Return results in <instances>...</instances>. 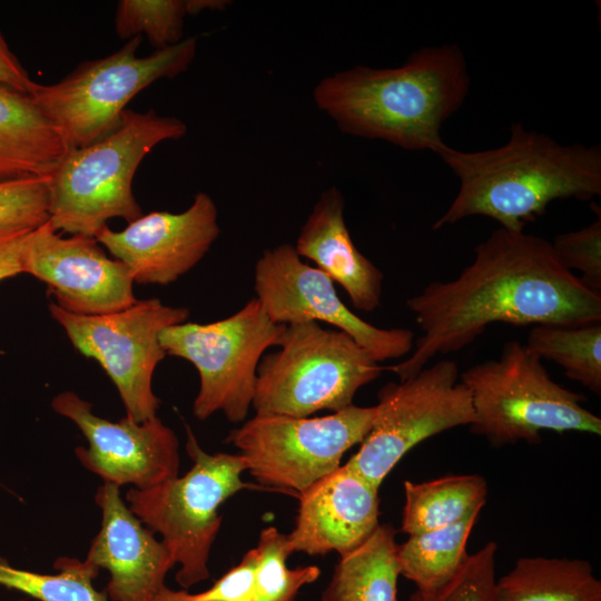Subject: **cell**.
I'll return each instance as SVG.
<instances>
[{"mask_svg":"<svg viewBox=\"0 0 601 601\" xmlns=\"http://www.w3.org/2000/svg\"><path fill=\"white\" fill-rule=\"evenodd\" d=\"M422 331L411 355L384 367L405 381L436 355L472 344L493 323L581 326L601 323V294L558 259L543 237L499 227L457 277L434 280L405 302Z\"/></svg>","mask_w":601,"mask_h":601,"instance_id":"6da1fadb","label":"cell"},{"mask_svg":"<svg viewBox=\"0 0 601 601\" xmlns=\"http://www.w3.org/2000/svg\"><path fill=\"white\" fill-rule=\"evenodd\" d=\"M471 79L455 43L413 51L398 67L354 66L314 88L317 108L344 134L435 151L442 125L464 104Z\"/></svg>","mask_w":601,"mask_h":601,"instance_id":"7a4b0ae2","label":"cell"},{"mask_svg":"<svg viewBox=\"0 0 601 601\" xmlns=\"http://www.w3.org/2000/svg\"><path fill=\"white\" fill-rule=\"evenodd\" d=\"M435 154L460 187L433 230L485 216L501 228L523 231L554 200L588 201L601 195L600 146L562 145L520 122L511 125L510 138L500 147L462 151L444 142Z\"/></svg>","mask_w":601,"mask_h":601,"instance_id":"3957f363","label":"cell"},{"mask_svg":"<svg viewBox=\"0 0 601 601\" xmlns=\"http://www.w3.org/2000/svg\"><path fill=\"white\" fill-rule=\"evenodd\" d=\"M186 124L150 109H126L99 140L70 148L49 178V223L70 235H96L108 220L142 215L132 180L142 159L160 142L178 140Z\"/></svg>","mask_w":601,"mask_h":601,"instance_id":"277c9868","label":"cell"},{"mask_svg":"<svg viewBox=\"0 0 601 601\" xmlns=\"http://www.w3.org/2000/svg\"><path fill=\"white\" fill-rule=\"evenodd\" d=\"M475 414L471 432L496 447L539 443L542 431L601 434V418L582 406L585 397L554 382L542 359L519 341H508L496 358L459 376Z\"/></svg>","mask_w":601,"mask_h":601,"instance_id":"5b68a950","label":"cell"},{"mask_svg":"<svg viewBox=\"0 0 601 601\" xmlns=\"http://www.w3.org/2000/svg\"><path fill=\"white\" fill-rule=\"evenodd\" d=\"M384 371L349 335L317 322L287 325L278 349L264 354L252 407L259 415L307 417L353 405Z\"/></svg>","mask_w":601,"mask_h":601,"instance_id":"8992f818","label":"cell"},{"mask_svg":"<svg viewBox=\"0 0 601 601\" xmlns=\"http://www.w3.org/2000/svg\"><path fill=\"white\" fill-rule=\"evenodd\" d=\"M141 40L136 36L109 56L81 62L56 83L37 82L30 97L70 148L90 145L114 130L136 95L186 71L197 51V38L189 37L140 57Z\"/></svg>","mask_w":601,"mask_h":601,"instance_id":"52a82bcc","label":"cell"},{"mask_svg":"<svg viewBox=\"0 0 601 601\" xmlns=\"http://www.w3.org/2000/svg\"><path fill=\"white\" fill-rule=\"evenodd\" d=\"M186 450L190 470L155 486L129 489L131 512L162 536L175 564L176 581L185 589L209 577L208 559L221 525L218 508L237 492L253 487L242 480L246 471L239 454L205 452L187 427Z\"/></svg>","mask_w":601,"mask_h":601,"instance_id":"ba28073f","label":"cell"},{"mask_svg":"<svg viewBox=\"0 0 601 601\" xmlns=\"http://www.w3.org/2000/svg\"><path fill=\"white\" fill-rule=\"evenodd\" d=\"M286 328L253 298L226 318L169 326L159 341L166 355L190 362L198 372L194 415L206 420L220 411L239 423L253 405L259 362L268 348L280 345Z\"/></svg>","mask_w":601,"mask_h":601,"instance_id":"9c48e42d","label":"cell"},{"mask_svg":"<svg viewBox=\"0 0 601 601\" xmlns=\"http://www.w3.org/2000/svg\"><path fill=\"white\" fill-rule=\"evenodd\" d=\"M376 408L351 405L318 417L256 414L227 442L262 485L299 494L341 465L344 453L371 431Z\"/></svg>","mask_w":601,"mask_h":601,"instance_id":"30bf717a","label":"cell"},{"mask_svg":"<svg viewBox=\"0 0 601 601\" xmlns=\"http://www.w3.org/2000/svg\"><path fill=\"white\" fill-rule=\"evenodd\" d=\"M48 309L75 349L95 359L107 373L127 416L136 422L157 416L159 398L152 392V375L166 357L159 336L165 328L187 322L188 308L148 298L105 315L72 314L55 302Z\"/></svg>","mask_w":601,"mask_h":601,"instance_id":"8fae6325","label":"cell"},{"mask_svg":"<svg viewBox=\"0 0 601 601\" xmlns=\"http://www.w3.org/2000/svg\"><path fill=\"white\" fill-rule=\"evenodd\" d=\"M459 366L442 359L416 375L385 384L378 392L373 426L346 462L380 487L400 460L424 440L475 423L471 396Z\"/></svg>","mask_w":601,"mask_h":601,"instance_id":"7c38bea8","label":"cell"},{"mask_svg":"<svg viewBox=\"0 0 601 601\" xmlns=\"http://www.w3.org/2000/svg\"><path fill=\"white\" fill-rule=\"evenodd\" d=\"M256 299L278 324L322 322L349 335L378 363L407 355L414 333L407 328H381L354 314L338 297L334 282L302 260L290 244L267 248L254 269Z\"/></svg>","mask_w":601,"mask_h":601,"instance_id":"4fadbf2b","label":"cell"},{"mask_svg":"<svg viewBox=\"0 0 601 601\" xmlns=\"http://www.w3.org/2000/svg\"><path fill=\"white\" fill-rule=\"evenodd\" d=\"M22 272L43 282L62 309L86 316L125 309L137 302L129 268L110 258L96 237H62L49 221L32 229Z\"/></svg>","mask_w":601,"mask_h":601,"instance_id":"5bb4252c","label":"cell"},{"mask_svg":"<svg viewBox=\"0 0 601 601\" xmlns=\"http://www.w3.org/2000/svg\"><path fill=\"white\" fill-rule=\"evenodd\" d=\"M51 407L82 432L89 446L77 447L76 456L105 482L145 490L178 476V439L157 416L136 422L126 415L110 422L72 391L56 395Z\"/></svg>","mask_w":601,"mask_h":601,"instance_id":"9a60e30c","label":"cell"},{"mask_svg":"<svg viewBox=\"0 0 601 601\" xmlns=\"http://www.w3.org/2000/svg\"><path fill=\"white\" fill-rule=\"evenodd\" d=\"M219 234L217 206L198 191L181 213L142 214L120 231L104 227L96 239L129 268L135 283L168 285L191 270Z\"/></svg>","mask_w":601,"mask_h":601,"instance_id":"2e32d148","label":"cell"},{"mask_svg":"<svg viewBox=\"0 0 601 601\" xmlns=\"http://www.w3.org/2000/svg\"><path fill=\"white\" fill-rule=\"evenodd\" d=\"M295 526L286 534L289 554L339 556L361 546L381 524L378 487L347 463L298 494Z\"/></svg>","mask_w":601,"mask_h":601,"instance_id":"e0dca14e","label":"cell"},{"mask_svg":"<svg viewBox=\"0 0 601 601\" xmlns=\"http://www.w3.org/2000/svg\"><path fill=\"white\" fill-rule=\"evenodd\" d=\"M119 487L105 482L96 493L101 528L86 560L109 572L105 592L111 601H151L166 588L175 561L168 546L125 504Z\"/></svg>","mask_w":601,"mask_h":601,"instance_id":"ac0fdd59","label":"cell"},{"mask_svg":"<svg viewBox=\"0 0 601 601\" xmlns=\"http://www.w3.org/2000/svg\"><path fill=\"white\" fill-rule=\"evenodd\" d=\"M344 209L345 199L338 188L324 190L294 247L346 292L354 308L370 313L381 305L384 274L354 244Z\"/></svg>","mask_w":601,"mask_h":601,"instance_id":"d6986e66","label":"cell"},{"mask_svg":"<svg viewBox=\"0 0 601 601\" xmlns=\"http://www.w3.org/2000/svg\"><path fill=\"white\" fill-rule=\"evenodd\" d=\"M69 149L29 95L0 85V183L49 178Z\"/></svg>","mask_w":601,"mask_h":601,"instance_id":"ffe728a7","label":"cell"},{"mask_svg":"<svg viewBox=\"0 0 601 601\" xmlns=\"http://www.w3.org/2000/svg\"><path fill=\"white\" fill-rule=\"evenodd\" d=\"M496 601H601V581L589 561L525 556L496 580Z\"/></svg>","mask_w":601,"mask_h":601,"instance_id":"44dd1931","label":"cell"},{"mask_svg":"<svg viewBox=\"0 0 601 601\" xmlns=\"http://www.w3.org/2000/svg\"><path fill=\"white\" fill-rule=\"evenodd\" d=\"M395 529L380 524L357 549L339 556L322 601H397Z\"/></svg>","mask_w":601,"mask_h":601,"instance_id":"7402d4cb","label":"cell"},{"mask_svg":"<svg viewBox=\"0 0 601 601\" xmlns=\"http://www.w3.org/2000/svg\"><path fill=\"white\" fill-rule=\"evenodd\" d=\"M404 492L401 530L411 535L447 526L482 509L487 484L476 474L447 475L421 483L405 481Z\"/></svg>","mask_w":601,"mask_h":601,"instance_id":"603a6c76","label":"cell"},{"mask_svg":"<svg viewBox=\"0 0 601 601\" xmlns=\"http://www.w3.org/2000/svg\"><path fill=\"white\" fill-rule=\"evenodd\" d=\"M481 510L447 526L411 534L404 543L397 544L400 575L422 591L435 590L449 582L469 556L466 543Z\"/></svg>","mask_w":601,"mask_h":601,"instance_id":"cb8c5ba5","label":"cell"},{"mask_svg":"<svg viewBox=\"0 0 601 601\" xmlns=\"http://www.w3.org/2000/svg\"><path fill=\"white\" fill-rule=\"evenodd\" d=\"M524 346L541 359L560 365L570 380L601 394V323L534 325Z\"/></svg>","mask_w":601,"mask_h":601,"instance_id":"d4e9b609","label":"cell"},{"mask_svg":"<svg viewBox=\"0 0 601 601\" xmlns=\"http://www.w3.org/2000/svg\"><path fill=\"white\" fill-rule=\"evenodd\" d=\"M56 574H41L11 566L0 556V585L23 592L39 601H108L93 587L99 569L87 560L59 558Z\"/></svg>","mask_w":601,"mask_h":601,"instance_id":"484cf974","label":"cell"},{"mask_svg":"<svg viewBox=\"0 0 601 601\" xmlns=\"http://www.w3.org/2000/svg\"><path fill=\"white\" fill-rule=\"evenodd\" d=\"M258 559L254 573V601H294L300 588L315 582L321 569L316 565L288 569L290 555L286 534L274 526L260 532L256 546Z\"/></svg>","mask_w":601,"mask_h":601,"instance_id":"4316f807","label":"cell"},{"mask_svg":"<svg viewBox=\"0 0 601 601\" xmlns=\"http://www.w3.org/2000/svg\"><path fill=\"white\" fill-rule=\"evenodd\" d=\"M187 0H120L115 14V30L129 40L146 36L155 50L175 46L183 40Z\"/></svg>","mask_w":601,"mask_h":601,"instance_id":"83f0119b","label":"cell"},{"mask_svg":"<svg viewBox=\"0 0 601 601\" xmlns=\"http://www.w3.org/2000/svg\"><path fill=\"white\" fill-rule=\"evenodd\" d=\"M495 542L469 554L457 573L442 587L415 590L408 601H496Z\"/></svg>","mask_w":601,"mask_h":601,"instance_id":"f1b7e54d","label":"cell"},{"mask_svg":"<svg viewBox=\"0 0 601 601\" xmlns=\"http://www.w3.org/2000/svg\"><path fill=\"white\" fill-rule=\"evenodd\" d=\"M551 246L569 269L579 270L581 282L592 292L601 294V215L588 226L554 237Z\"/></svg>","mask_w":601,"mask_h":601,"instance_id":"f546056e","label":"cell"},{"mask_svg":"<svg viewBox=\"0 0 601 601\" xmlns=\"http://www.w3.org/2000/svg\"><path fill=\"white\" fill-rule=\"evenodd\" d=\"M49 178L0 183V226L37 228L48 221Z\"/></svg>","mask_w":601,"mask_h":601,"instance_id":"4dcf8cb0","label":"cell"},{"mask_svg":"<svg viewBox=\"0 0 601 601\" xmlns=\"http://www.w3.org/2000/svg\"><path fill=\"white\" fill-rule=\"evenodd\" d=\"M257 549L245 553L240 562L199 593L162 589L151 601H254V573Z\"/></svg>","mask_w":601,"mask_h":601,"instance_id":"1f68e13d","label":"cell"},{"mask_svg":"<svg viewBox=\"0 0 601 601\" xmlns=\"http://www.w3.org/2000/svg\"><path fill=\"white\" fill-rule=\"evenodd\" d=\"M32 229L35 228L0 226V282L23 273V245Z\"/></svg>","mask_w":601,"mask_h":601,"instance_id":"d6a6232c","label":"cell"},{"mask_svg":"<svg viewBox=\"0 0 601 601\" xmlns=\"http://www.w3.org/2000/svg\"><path fill=\"white\" fill-rule=\"evenodd\" d=\"M0 85L24 95H31L37 82L33 81L18 58L10 50L0 32Z\"/></svg>","mask_w":601,"mask_h":601,"instance_id":"836d02e7","label":"cell"},{"mask_svg":"<svg viewBox=\"0 0 601 601\" xmlns=\"http://www.w3.org/2000/svg\"><path fill=\"white\" fill-rule=\"evenodd\" d=\"M228 1L223 0H187L188 14H198L204 10H223Z\"/></svg>","mask_w":601,"mask_h":601,"instance_id":"e575fe53","label":"cell"}]
</instances>
